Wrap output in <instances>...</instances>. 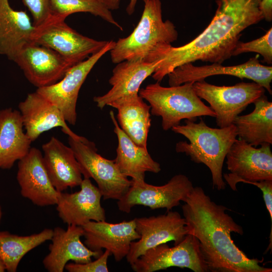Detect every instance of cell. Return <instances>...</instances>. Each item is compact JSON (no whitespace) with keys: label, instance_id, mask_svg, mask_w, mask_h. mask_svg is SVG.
Segmentation results:
<instances>
[{"label":"cell","instance_id":"13","mask_svg":"<svg viewBox=\"0 0 272 272\" xmlns=\"http://www.w3.org/2000/svg\"><path fill=\"white\" fill-rule=\"evenodd\" d=\"M134 220L140 238L131 243L126 256L130 264L148 249L170 241L177 244L188 233L184 218L176 211H169L157 216L135 218Z\"/></svg>","mask_w":272,"mask_h":272},{"label":"cell","instance_id":"34","mask_svg":"<svg viewBox=\"0 0 272 272\" xmlns=\"http://www.w3.org/2000/svg\"><path fill=\"white\" fill-rule=\"evenodd\" d=\"M120 0H102L103 3L109 10L118 9ZM138 0H130L126 8V12L128 15L133 14Z\"/></svg>","mask_w":272,"mask_h":272},{"label":"cell","instance_id":"11","mask_svg":"<svg viewBox=\"0 0 272 272\" xmlns=\"http://www.w3.org/2000/svg\"><path fill=\"white\" fill-rule=\"evenodd\" d=\"M130 265L136 272H154L170 267L187 268L194 272L209 271L199 242L190 234L172 247L163 243L148 249Z\"/></svg>","mask_w":272,"mask_h":272},{"label":"cell","instance_id":"17","mask_svg":"<svg viewBox=\"0 0 272 272\" xmlns=\"http://www.w3.org/2000/svg\"><path fill=\"white\" fill-rule=\"evenodd\" d=\"M17 180L22 196L39 207L56 205L59 191L52 185L44 165L42 154L31 148L19 161Z\"/></svg>","mask_w":272,"mask_h":272},{"label":"cell","instance_id":"10","mask_svg":"<svg viewBox=\"0 0 272 272\" xmlns=\"http://www.w3.org/2000/svg\"><path fill=\"white\" fill-rule=\"evenodd\" d=\"M226 158L230 173L224 174L223 177L234 191L237 190L236 184L239 182L272 180V152L269 144H263L256 148L237 139Z\"/></svg>","mask_w":272,"mask_h":272},{"label":"cell","instance_id":"16","mask_svg":"<svg viewBox=\"0 0 272 272\" xmlns=\"http://www.w3.org/2000/svg\"><path fill=\"white\" fill-rule=\"evenodd\" d=\"M85 245L90 249L102 253L108 250L116 261L126 257L131 243L140 238L134 219L118 223L91 221L82 226Z\"/></svg>","mask_w":272,"mask_h":272},{"label":"cell","instance_id":"28","mask_svg":"<svg viewBox=\"0 0 272 272\" xmlns=\"http://www.w3.org/2000/svg\"><path fill=\"white\" fill-rule=\"evenodd\" d=\"M53 230L45 229L28 236H19L0 231V259L8 272L17 271L19 264L28 252L51 239Z\"/></svg>","mask_w":272,"mask_h":272},{"label":"cell","instance_id":"21","mask_svg":"<svg viewBox=\"0 0 272 272\" xmlns=\"http://www.w3.org/2000/svg\"><path fill=\"white\" fill-rule=\"evenodd\" d=\"M44 167L49 179L59 192L80 186L81 168L72 149L54 137L42 146Z\"/></svg>","mask_w":272,"mask_h":272},{"label":"cell","instance_id":"7","mask_svg":"<svg viewBox=\"0 0 272 272\" xmlns=\"http://www.w3.org/2000/svg\"><path fill=\"white\" fill-rule=\"evenodd\" d=\"M69 146L79 163L84 178L93 179L104 199H120L132 183L119 170L114 160L106 159L97 153L94 143L83 137H69Z\"/></svg>","mask_w":272,"mask_h":272},{"label":"cell","instance_id":"32","mask_svg":"<svg viewBox=\"0 0 272 272\" xmlns=\"http://www.w3.org/2000/svg\"><path fill=\"white\" fill-rule=\"evenodd\" d=\"M110 255V251L105 250L95 261L85 263H66L64 269L69 272H108L107 261Z\"/></svg>","mask_w":272,"mask_h":272},{"label":"cell","instance_id":"5","mask_svg":"<svg viewBox=\"0 0 272 272\" xmlns=\"http://www.w3.org/2000/svg\"><path fill=\"white\" fill-rule=\"evenodd\" d=\"M193 84L166 87L157 82L140 89L139 95L149 103L151 114L162 118V128L168 130L183 119L195 121L198 117H216L210 106L196 95Z\"/></svg>","mask_w":272,"mask_h":272},{"label":"cell","instance_id":"3","mask_svg":"<svg viewBox=\"0 0 272 272\" xmlns=\"http://www.w3.org/2000/svg\"><path fill=\"white\" fill-rule=\"evenodd\" d=\"M143 1L144 9L138 25L129 36L115 42L110 51L114 63L135 60L157 61L177 39L174 24L169 20H163L161 1Z\"/></svg>","mask_w":272,"mask_h":272},{"label":"cell","instance_id":"8","mask_svg":"<svg viewBox=\"0 0 272 272\" xmlns=\"http://www.w3.org/2000/svg\"><path fill=\"white\" fill-rule=\"evenodd\" d=\"M65 19L52 16L35 27L31 41L50 48L75 64L100 50L107 43L84 36L70 27Z\"/></svg>","mask_w":272,"mask_h":272},{"label":"cell","instance_id":"37","mask_svg":"<svg viewBox=\"0 0 272 272\" xmlns=\"http://www.w3.org/2000/svg\"><path fill=\"white\" fill-rule=\"evenodd\" d=\"M2 215H3V213H2V208L0 206V223H1V219L2 217Z\"/></svg>","mask_w":272,"mask_h":272},{"label":"cell","instance_id":"6","mask_svg":"<svg viewBox=\"0 0 272 272\" xmlns=\"http://www.w3.org/2000/svg\"><path fill=\"white\" fill-rule=\"evenodd\" d=\"M193 88L200 99L209 103L220 128L232 124L237 116L265 92L262 86L254 82L220 86L202 80L194 82Z\"/></svg>","mask_w":272,"mask_h":272},{"label":"cell","instance_id":"31","mask_svg":"<svg viewBox=\"0 0 272 272\" xmlns=\"http://www.w3.org/2000/svg\"><path fill=\"white\" fill-rule=\"evenodd\" d=\"M22 1L32 16L34 27L42 25L52 16L50 0Z\"/></svg>","mask_w":272,"mask_h":272},{"label":"cell","instance_id":"4","mask_svg":"<svg viewBox=\"0 0 272 272\" xmlns=\"http://www.w3.org/2000/svg\"><path fill=\"white\" fill-rule=\"evenodd\" d=\"M184 125H177L172 130L180 134L186 141L176 144L177 153H185L191 161L202 163L210 169L213 188L218 190L225 189L226 184L223 177V166L226 155L237 140L236 127L232 124L222 128H213L207 125L202 118L198 123L185 119Z\"/></svg>","mask_w":272,"mask_h":272},{"label":"cell","instance_id":"35","mask_svg":"<svg viewBox=\"0 0 272 272\" xmlns=\"http://www.w3.org/2000/svg\"><path fill=\"white\" fill-rule=\"evenodd\" d=\"M263 19L267 22L272 20V0H261L259 5Z\"/></svg>","mask_w":272,"mask_h":272},{"label":"cell","instance_id":"23","mask_svg":"<svg viewBox=\"0 0 272 272\" xmlns=\"http://www.w3.org/2000/svg\"><path fill=\"white\" fill-rule=\"evenodd\" d=\"M110 116L118 139L114 161L120 171L138 182L145 181L146 172L159 173L160 164L151 157L147 149L137 145L128 137L119 125L113 111H110Z\"/></svg>","mask_w":272,"mask_h":272},{"label":"cell","instance_id":"19","mask_svg":"<svg viewBox=\"0 0 272 272\" xmlns=\"http://www.w3.org/2000/svg\"><path fill=\"white\" fill-rule=\"evenodd\" d=\"M84 235L82 226L68 225L66 230L56 227L53 230L52 243L48 254L42 263L49 272H63L65 265L72 260L77 263H85L96 259L102 254L88 248L81 240Z\"/></svg>","mask_w":272,"mask_h":272},{"label":"cell","instance_id":"38","mask_svg":"<svg viewBox=\"0 0 272 272\" xmlns=\"http://www.w3.org/2000/svg\"><path fill=\"white\" fill-rule=\"evenodd\" d=\"M100 1H101L102 2V0H100Z\"/></svg>","mask_w":272,"mask_h":272},{"label":"cell","instance_id":"33","mask_svg":"<svg viewBox=\"0 0 272 272\" xmlns=\"http://www.w3.org/2000/svg\"><path fill=\"white\" fill-rule=\"evenodd\" d=\"M248 184H251L256 186L262 191L264 203L269 213L271 223L272 180H262L259 181L250 182L248 183Z\"/></svg>","mask_w":272,"mask_h":272},{"label":"cell","instance_id":"30","mask_svg":"<svg viewBox=\"0 0 272 272\" xmlns=\"http://www.w3.org/2000/svg\"><path fill=\"white\" fill-rule=\"evenodd\" d=\"M256 52L260 54L263 61L272 63V28L269 29L261 37L252 41H239L234 49L232 55L236 56L245 52Z\"/></svg>","mask_w":272,"mask_h":272},{"label":"cell","instance_id":"27","mask_svg":"<svg viewBox=\"0 0 272 272\" xmlns=\"http://www.w3.org/2000/svg\"><path fill=\"white\" fill-rule=\"evenodd\" d=\"M250 113L238 115L233 124L238 140L256 147L264 143L272 144V102L263 95L254 103Z\"/></svg>","mask_w":272,"mask_h":272},{"label":"cell","instance_id":"29","mask_svg":"<svg viewBox=\"0 0 272 272\" xmlns=\"http://www.w3.org/2000/svg\"><path fill=\"white\" fill-rule=\"evenodd\" d=\"M50 7L52 15L64 19L74 13H89L123 30L110 11L100 0H50Z\"/></svg>","mask_w":272,"mask_h":272},{"label":"cell","instance_id":"15","mask_svg":"<svg viewBox=\"0 0 272 272\" xmlns=\"http://www.w3.org/2000/svg\"><path fill=\"white\" fill-rule=\"evenodd\" d=\"M13 61L37 88L56 83L76 64L55 50L32 41L20 49Z\"/></svg>","mask_w":272,"mask_h":272},{"label":"cell","instance_id":"20","mask_svg":"<svg viewBox=\"0 0 272 272\" xmlns=\"http://www.w3.org/2000/svg\"><path fill=\"white\" fill-rule=\"evenodd\" d=\"M18 107L25 132L32 142L42 133L57 127L69 137L78 140L83 138L70 128L59 108L36 91L28 94Z\"/></svg>","mask_w":272,"mask_h":272},{"label":"cell","instance_id":"24","mask_svg":"<svg viewBox=\"0 0 272 272\" xmlns=\"http://www.w3.org/2000/svg\"><path fill=\"white\" fill-rule=\"evenodd\" d=\"M23 128L19 111L12 108L0 110V169H10L30 150L32 142Z\"/></svg>","mask_w":272,"mask_h":272},{"label":"cell","instance_id":"9","mask_svg":"<svg viewBox=\"0 0 272 272\" xmlns=\"http://www.w3.org/2000/svg\"><path fill=\"white\" fill-rule=\"evenodd\" d=\"M131 181V185L117 203L119 211L128 214L135 206L170 211L178 206L180 201H184L194 187L189 179L181 174L174 175L167 183L160 186L145 181Z\"/></svg>","mask_w":272,"mask_h":272},{"label":"cell","instance_id":"25","mask_svg":"<svg viewBox=\"0 0 272 272\" xmlns=\"http://www.w3.org/2000/svg\"><path fill=\"white\" fill-rule=\"evenodd\" d=\"M34 28L25 12L13 9L9 0H0V54L13 60L20 49L31 41Z\"/></svg>","mask_w":272,"mask_h":272},{"label":"cell","instance_id":"22","mask_svg":"<svg viewBox=\"0 0 272 272\" xmlns=\"http://www.w3.org/2000/svg\"><path fill=\"white\" fill-rule=\"evenodd\" d=\"M159 61L151 63L140 60H124L117 63L109 80L112 87L106 94L95 96L94 101L100 109L111 102L139 94L142 83L152 75Z\"/></svg>","mask_w":272,"mask_h":272},{"label":"cell","instance_id":"2","mask_svg":"<svg viewBox=\"0 0 272 272\" xmlns=\"http://www.w3.org/2000/svg\"><path fill=\"white\" fill-rule=\"evenodd\" d=\"M217 9L206 28L188 43L171 46L160 58L153 78L158 82L183 64L197 60L222 64L232 56L241 33L263 19L261 0H215Z\"/></svg>","mask_w":272,"mask_h":272},{"label":"cell","instance_id":"1","mask_svg":"<svg viewBox=\"0 0 272 272\" xmlns=\"http://www.w3.org/2000/svg\"><path fill=\"white\" fill-rule=\"evenodd\" d=\"M182 206L188 233L198 240L209 271L271 272L261 265L262 260L250 258L234 243L231 233L243 235L242 227L199 186L194 187Z\"/></svg>","mask_w":272,"mask_h":272},{"label":"cell","instance_id":"36","mask_svg":"<svg viewBox=\"0 0 272 272\" xmlns=\"http://www.w3.org/2000/svg\"><path fill=\"white\" fill-rule=\"evenodd\" d=\"M6 270L5 265L0 259V272H4Z\"/></svg>","mask_w":272,"mask_h":272},{"label":"cell","instance_id":"26","mask_svg":"<svg viewBox=\"0 0 272 272\" xmlns=\"http://www.w3.org/2000/svg\"><path fill=\"white\" fill-rule=\"evenodd\" d=\"M108 105L117 110L119 125L123 131L137 145L147 149L150 105L139 94L116 100Z\"/></svg>","mask_w":272,"mask_h":272},{"label":"cell","instance_id":"14","mask_svg":"<svg viewBox=\"0 0 272 272\" xmlns=\"http://www.w3.org/2000/svg\"><path fill=\"white\" fill-rule=\"evenodd\" d=\"M259 55L250 58L246 62L232 66H224L220 63L195 66L191 62L176 67L169 73V86L205 80L209 77L216 75H229L241 79H247L262 86L270 95L272 81V67L262 65L258 60Z\"/></svg>","mask_w":272,"mask_h":272},{"label":"cell","instance_id":"18","mask_svg":"<svg viewBox=\"0 0 272 272\" xmlns=\"http://www.w3.org/2000/svg\"><path fill=\"white\" fill-rule=\"evenodd\" d=\"M80 186L75 192H59L56 209L59 218L67 225L79 226L91 221H105L102 195L98 187L88 178H83Z\"/></svg>","mask_w":272,"mask_h":272},{"label":"cell","instance_id":"12","mask_svg":"<svg viewBox=\"0 0 272 272\" xmlns=\"http://www.w3.org/2000/svg\"><path fill=\"white\" fill-rule=\"evenodd\" d=\"M115 42L107 41L99 51L71 67L56 83L37 88L36 92L55 105L66 122L74 125L77 121L76 105L80 90L95 64L114 46Z\"/></svg>","mask_w":272,"mask_h":272}]
</instances>
